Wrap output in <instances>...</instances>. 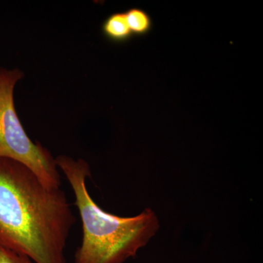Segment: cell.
Instances as JSON below:
<instances>
[{"instance_id":"cell-1","label":"cell","mask_w":263,"mask_h":263,"mask_svg":"<svg viewBox=\"0 0 263 263\" xmlns=\"http://www.w3.org/2000/svg\"><path fill=\"white\" fill-rule=\"evenodd\" d=\"M75 222L61 188L48 187L24 164L0 159V247L34 263H66Z\"/></svg>"},{"instance_id":"cell-2","label":"cell","mask_w":263,"mask_h":263,"mask_svg":"<svg viewBox=\"0 0 263 263\" xmlns=\"http://www.w3.org/2000/svg\"><path fill=\"white\" fill-rule=\"evenodd\" d=\"M56 163L73 192L82 224L74 263H124L136 257L160 229L158 217L151 209L122 217L99 206L88 190L91 168L84 159L62 155L56 157Z\"/></svg>"},{"instance_id":"cell-3","label":"cell","mask_w":263,"mask_h":263,"mask_svg":"<svg viewBox=\"0 0 263 263\" xmlns=\"http://www.w3.org/2000/svg\"><path fill=\"white\" fill-rule=\"evenodd\" d=\"M24 77L20 69L0 67V159L24 164L46 186L60 189L61 175L56 157L41 143L31 140L15 109V88Z\"/></svg>"},{"instance_id":"cell-4","label":"cell","mask_w":263,"mask_h":263,"mask_svg":"<svg viewBox=\"0 0 263 263\" xmlns=\"http://www.w3.org/2000/svg\"><path fill=\"white\" fill-rule=\"evenodd\" d=\"M101 29L104 37L114 43H126L133 37L124 12H117L107 17Z\"/></svg>"},{"instance_id":"cell-5","label":"cell","mask_w":263,"mask_h":263,"mask_svg":"<svg viewBox=\"0 0 263 263\" xmlns=\"http://www.w3.org/2000/svg\"><path fill=\"white\" fill-rule=\"evenodd\" d=\"M133 36L146 35L152 28V20L145 10L133 8L124 12Z\"/></svg>"},{"instance_id":"cell-6","label":"cell","mask_w":263,"mask_h":263,"mask_svg":"<svg viewBox=\"0 0 263 263\" xmlns=\"http://www.w3.org/2000/svg\"><path fill=\"white\" fill-rule=\"evenodd\" d=\"M0 263H34L27 257L0 247Z\"/></svg>"}]
</instances>
